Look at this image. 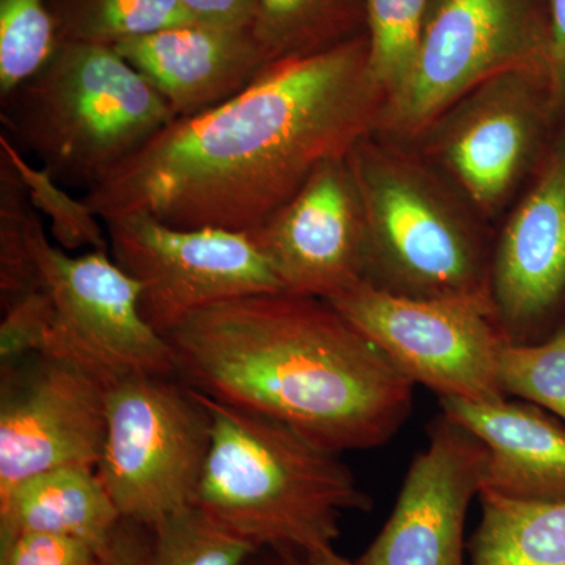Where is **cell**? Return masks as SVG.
<instances>
[{
    "label": "cell",
    "instance_id": "obj_1",
    "mask_svg": "<svg viewBox=\"0 0 565 565\" xmlns=\"http://www.w3.org/2000/svg\"><path fill=\"white\" fill-rule=\"evenodd\" d=\"M385 104L360 33L269 63L228 102L174 118L84 200L103 222L145 214L174 228L252 233L322 163L377 131Z\"/></svg>",
    "mask_w": 565,
    "mask_h": 565
},
{
    "label": "cell",
    "instance_id": "obj_2",
    "mask_svg": "<svg viewBox=\"0 0 565 565\" xmlns=\"http://www.w3.org/2000/svg\"><path fill=\"white\" fill-rule=\"evenodd\" d=\"M178 377L332 451L388 444L415 384L332 303L291 292L215 303L166 334Z\"/></svg>",
    "mask_w": 565,
    "mask_h": 565
},
{
    "label": "cell",
    "instance_id": "obj_3",
    "mask_svg": "<svg viewBox=\"0 0 565 565\" xmlns=\"http://www.w3.org/2000/svg\"><path fill=\"white\" fill-rule=\"evenodd\" d=\"M200 394L212 433L193 505L230 533L255 548L302 555L332 546L344 514L373 508L340 452L288 424Z\"/></svg>",
    "mask_w": 565,
    "mask_h": 565
},
{
    "label": "cell",
    "instance_id": "obj_4",
    "mask_svg": "<svg viewBox=\"0 0 565 565\" xmlns=\"http://www.w3.org/2000/svg\"><path fill=\"white\" fill-rule=\"evenodd\" d=\"M348 161L366 215L364 281L412 299H492L486 218L414 145L373 132Z\"/></svg>",
    "mask_w": 565,
    "mask_h": 565
},
{
    "label": "cell",
    "instance_id": "obj_5",
    "mask_svg": "<svg viewBox=\"0 0 565 565\" xmlns=\"http://www.w3.org/2000/svg\"><path fill=\"white\" fill-rule=\"evenodd\" d=\"M0 120L61 184L90 191L174 115L115 47L65 41L2 99Z\"/></svg>",
    "mask_w": 565,
    "mask_h": 565
},
{
    "label": "cell",
    "instance_id": "obj_6",
    "mask_svg": "<svg viewBox=\"0 0 565 565\" xmlns=\"http://www.w3.org/2000/svg\"><path fill=\"white\" fill-rule=\"evenodd\" d=\"M519 68L550 74L545 0H430L414 62L375 132L411 143L476 85Z\"/></svg>",
    "mask_w": 565,
    "mask_h": 565
},
{
    "label": "cell",
    "instance_id": "obj_7",
    "mask_svg": "<svg viewBox=\"0 0 565 565\" xmlns=\"http://www.w3.org/2000/svg\"><path fill=\"white\" fill-rule=\"evenodd\" d=\"M211 433L202 394L178 375H140L110 386L96 473L122 519L154 527L191 508Z\"/></svg>",
    "mask_w": 565,
    "mask_h": 565
},
{
    "label": "cell",
    "instance_id": "obj_8",
    "mask_svg": "<svg viewBox=\"0 0 565 565\" xmlns=\"http://www.w3.org/2000/svg\"><path fill=\"white\" fill-rule=\"evenodd\" d=\"M561 118L546 71L509 70L465 93L411 143L492 221L534 177Z\"/></svg>",
    "mask_w": 565,
    "mask_h": 565
},
{
    "label": "cell",
    "instance_id": "obj_9",
    "mask_svg": "<svg viewBox=\"0 0 565 565\" xmlns=\"http://www.w3.org/2000/svg\"><path fill=\"white\" fill-rule=\"evenodd\" d=\"M31 245L55 318L41 355L87 371L107 388L140 375H178L172 344L143 318L140 285L109 250L70 255L33 212Z\"/></svg>",
    "mask_w": 565,
    "mask_h": 565
},
{
    "label": "cell",
    "instance_id": "obj_10",
    "mask_svg": "<svg viewBox=\"0 0 565 565\" xmlns=\"http://www.w3.org/2000/svg\"><path fill=\"white\" fill-rule=\"evenodd\" d=\"M414 384L438 399H505L498 362L505 337L490 297L412 299L363 281L327 300Z\"/></svg>",
    "mask_w": 565,
    "mask_h": 565
},
{
    "label": "cell",
    "instance_id": "obj_11",
    "mask_svg": "<svg viewBox=\"0 0 565 565\" xmlns=\"http://www.w3.org/2000/svg\"><path fill=\"white\" fill-rule=\"evenodd\" d=\"M104 225L111 258L140 285L141 315L163 337L212 305L282 291L248 233L174 228L145 214Z\"/></svg>",
    "mask_w": 565,
    "mask_h": 565
},
{
    "label": "cell",
    "instance_id": "obj_12",
    "mask_svg": "<svg viewBox=\"0 0 565 565\" xmlns=\"http://www.w3.org/2000/svg\"><path fill=\"white\" fill-rule=\"evenodd\" d=\"M107 388L65 360L33 353L2 364L0 494L63 467H98L107 434Z\"/></svg>",
    "mask_w": 565,
    "mask_h": 565
},
{
    "label": "cell",
    "instance_id": "obj_13",
    "mask_svg": "<svg viewBox=\"0 0 565 565\" xmlns=\"http://www.w3.org/2000/svg\"><path fill=\"white\" fill-rule=\"evenodd\" d=\"M490 296L511 343L545 340L565 323V114L494 241Z\"/></svg>",
    "mask_w": 565,
    "mask_h": 565
},
{
    "label": "cell",
    "instance_id": "obj_14",
    "mask_svg": "<svg viewBox=\"0 0 565 565\" xmlns=\"http://www.w3.org/2000/svg\"><path fill=\"white\" fill-rule=\"evenodd\" d=\"M248 234L285 292L330 300L366 280V215L348 156L322 163Z\"/></svg>",
    "mask_w": 565,
    "mask_h": 565
},
{
    "label": "cell",
    "instance_id": "obj_15",
    "mask_svg": "<svg viewBox=\"0 0 565 565\" xmlns=\"http://www.w3.org/2000/svg\"><path fill=\"white\" fill-rule=\"evenodd\" d=\"M487 451L444 412L415 456L392 515L359 565H465V523L481 490Z\"/></svg>",
    "mask_w": 565,
    "mask_h": 565
},
{
    "label": "cell",
    "instance_id": "obj_16",
    "mask_svg": "<svg viewBox=\"0 0 565 565\" xmlns=\"http://www.w3.org/2000/svg\"><path fill=\"white\" fill-rule=\"evenodd\" d=\"M111 47L150 82L174 118L192 117L228 102L270 63L253 28L200 21Z\"/></svg>",
    "mask_w": 565,
    "mask_h": 565
},
{
    "label": "cell",
    "instance_id": "obj_17",
    "mask_svg": "<svg viewBox=\"0 0 565 565\" xmlns=\"http://www.w3.org/2000/svg\"><path fill=\"white\" fill-rule=\"evenodd\" d=\"M440 401L441 412L484 445L479 493L520 501L565 500V423L526 401Z\"/></svg>",
    "mask_w": 565,
    "mask_h": 565
},
{
    "label": "cell",
    "instance_id": "obj_18",
    "mask_svg": "<svg viewBox=\"0 0 565 565\" xmlns=\"http://www.w3.org/2000/svg\"><path fill=\"white\" fill-rule=\"evenodd\" d=\"M121 520L96 468H54L0 494V553L24 534L79 539L104 553Z\"/></svg>",
    "mask_w": 565,
    "mask_h": 565
},
{
    "label": "cell",
    "instance_id": "obj_19",
    "mask_svg": "<svg viewBox=\"0 0 565 565\" xmlns=\"http://www.w3.org/2000/svg\"><path fill=\"white\" fill-rule=\"evenodd\" d=\"M481 520L468 544L473 565H565V500L479 493Z\"/></svg>",
    "mask_w": 565,
    "mask_h": 565
},
{
    "label": "cell",
    "instance_id": "obj_20",
    "mask_svg": "<svg viewBox=\"0 0 565 565\" xmlns=\"http://www.w3.org/2000/svg\"><path fill=\"white\" fill-rule=\"evenodd\" d=\"M253 32L273 63L364 33L363 0H259Z\"/></svg>",
    "mask_w": 565,
    "mask_h": 565
},
{
    "label": "cell",
    "instance_id": "obj_21",
    "mask_svg": "<svg viewBox=\"0 0 565 565\" xmlns=\"http://www.w3.org/2000/svg\"><path fill=\"white\" fill-rule=\"evenodd\" d=\"M61 43L115 46L193 21L178 0H51Z\"/></svg>",
    "mask_w": 565,
    "mask_h": 565
},
{
    "label": "cell",
    "instance_id": "obj_22",
    "mask_svg": "<svg viewBox=\"0 0 565 565\" xmlns=\"http://www.w3.org/2000/svg\"><path fill=\"white\" fill-rule=\"evenodd\" d=\"M0 156L20 174L35 211L50 218L51 234L58 247L66 252L82 248L109 250V237L102 226L104 222L88 203L84 199H73L50 170L32 166L3 132L0 134Z\"/></svg>",
    "mask_w": 565,
    "mask_h": 565
},
{
    "label": "cell",
    "instance_id": "obj_23",
    "mask_svg": "<svg viewBox=\"0 0 565 565\" xmlns=\"http://www.w3.org/2000/svg\"><path fill=\"white\" fill-rule=\"evenodd\" d=\"M58 44L51 0H0V98L35 76Z\"/></svg>",
    "mask_w": 565,
    "mask_h": 565
},
{
    "label": "cell",
    "instance_id": "obj_24",
    "mask_svg": "<svg viewBox=\"0 0 565 565\" xmlns=\"http://www.w3.org/2000/svg\"><path fill=\"white\" fill-rule=\"evenodd\" d=\"M430 0H363L370 65L386 99L414 62Z\"/></svg>",
    "mask_w": 565,
    "mask_h": 565
},
{
    "label": "cell",
    "instance_id": "obj_25",
    "mask_svg": "<svg viewBox=\"0 0 565 565\" xmlns=\"http://www.w3.org/2000/svg\"><path fill=\"white\" fill-rule=\"evenodd\" d=\"M256 550L191 505L152 527L148 565H243Z\"/></svg>",
    "mask_w": 565,
    "mask_h": 565
},
{
    "label": "cell",
    "instance_id": "obj_26",
    "mask_svg": "<svg viewBox=\"0 0 565 565\" xmlns=\"http://www.w3.org/2000/svg\"><path fill=\"white\" fill-rule=\"evenodd\" d=\"M35 207L20 174L0 156V300L6 310L25 294L43 288L31 245Z\"/></svg>",
    "mask_w": 565,
    "mask_h": 565
},
{
    "label": "cell",
    "instance_id": "obj_27",
    "mask_svg": "<svg viewBox=\"0 0 565 565\" xmlns=\"http://www.w3.org/2000/svg\"><path fill=\"white\" fill-rule=\"evenodd\" d=\"M498 379L505 396L539 405L565 423V323L534 343H508Z\"/></svg>",
    "mask_w": 565,
    "mask_h": 565
},
{
    "label": "cell",
    "instance_id": "obj_28",
    "mask_svg": "<svg viewBox=\"0 0 565 565\" xmlns=\"http://www.w3.org/2000/svg\"><path fill=\"white\" fill-rule=\"evenodd\" d=\"M54 318V302L44 288L25 294L9 305L0 323L2 364L43 353Z\"/></svg>",
    "mask_w": 565,
    "mask_h": 565
},
{
    "label": "cell",
    "instance_id": "obj_29",
    "mask_svg": "<svg viewBox=\"0 0 565 565\" xmlns=\"http://www.w3.org/2000/svg\"><path fill=\"white\" fill-rule=\"evenodd\" d=\"M103 553L79 539L24 534L0 553V565H102Z\"/></svg>",
    "mask_w": 565,
    "mask_h": 565
},
{
    "label": "cell",
    "instance_id": "obj_30",
    "mask_svg": "<svg viewBox=\"0 0 565 565\" xmlns=\"http://www.w3.org/2000/svg\"><path fill=\"white\" fill-rule=\"evenodd\" d=\"M193 21L225 28H253L259 0H178Z\"/></svg>",
    "mask_w": 565,
    "mask_h": 565
},
{
    "label": "cell",
    "instance_id": "obj_31",
    "mask_svg": "<svg viewBox=\"0 0 565 565\" xmlns=\"http://www.w3.org/2000/svg\"><path fill=\"white\" fill-rule=\"evenodd\" d=\"M151 544L152 527L122 519L103 553L102 565H148Z\"/></svg>",
    "mask_w": 565,
    "mask_h": 565
},
{
    "label": "cell",
    "instance_id": "obj_32",
    "mask_svg": "<svg viewBox=\"0 0 565 565\" xmlns=\"http://www.w3.org/2000/svg\"><path fill=\"white\" fill-rule=\"evenodd\" d=\"M550 32V82L561 117L565 114V0H545Z\"/></svg>",
    "mask_w": 565,
    "mask_h": 565
},
{
    "label": "cell",
    "instance_id": "obj_33",
    "mask_svg": "<svg viewBox=\"0 0 565 565\" xmlns=\"http://www.w3.org/2000/svg\"><path fill=\"white\" fill-rule=\"evenodd\" d=\"M243 565H302V555L292 550L259 548Z\"/></svg>",
    "mask_w": 565,
    "mask_h": 565
},
{
    "label": "cell",
    "instance_id": "obj_34",
    "mask_svg": "<svg viewBox=\"0 0 565 565\" xmlns=\"http://www.w3.org/2000/svg\"><path fill=\"white\" fill-rule=\"evenodd\" d=\"M302 565H359L334 550V546H321L302 553Z\"/></svg>",
    "mask_w": 565,
    "mask_h": 565
}]
</instances>
